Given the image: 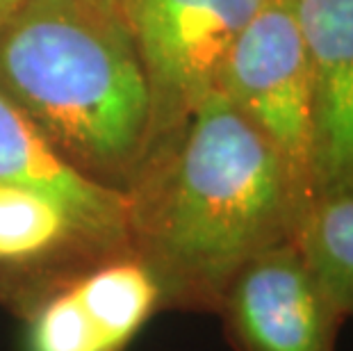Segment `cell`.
<instances>
[{
    "mask_svg": "<svg viewBox=\"0 0 353 351\" xmlns=\"http://www.w3.org/2000/svg\"><path fill=\"white\" fill-rule=\"evenodd\" d=\"M123 194L128 256L153 274L160 312L203 315L249 260L294 240L312 203L221 89L153 148Z\"/></svg>",
    "mask_w": 353,
    "mask_h": 351,
    "instance_id": "obj_1",
    "label": "cell"
},
{
    "mask_svg": "<svg viewBox=\"0 0 353 351\" xmlns=\"http://www.w3.org/2000/svg\"><path fill=\"white\" fill-rule=\"evenodd\" d=\"M0 89L82 174L125 190L153 151L151 87L119 0H19Z\"/></svg>",
    "mask_w": 353,
    "mask_h": 351,
    "instance_id": "obj_2",
    "label": "cell"
},
{
    "mask_svg": "<svg viewBox=\"0 0 353 351\" xmlns=\"http://www.w3.org/2000/svg\"><path fill=\"white\" fill-rule=\"evenodd\" d=\"M219 89L272 144L310 201L314 96L294 0H265L223 62Z\"/></svg>",
    "mask_w": 353,
    "mask_h": 351,
    "instance_id": "obj_3",
    "label": "cell"
},
{
    "mask_svg": "<svg viewBox=\"0 0 353 351\" xmlns=\"http://www.w3.org/2000/svg\"><path fill=\"white\" fill-rule=\"evenodd\" d=\"M137 43L153 103L155 144L210 92L223 62L265 0H119Z\"/></svg>",
    "mask_w": 353,
    "mask_h": 351,
    "instance_id": "obj_4",
    "label": "cell"
},
{
    "mask_svg": "<svg viewBox=\"0 0 353 351\" xmlns=\"http://www.w3.org/2000/svg\"><path fill=\"white\" fill-rule=\"evenodd\" d=\"M214 315L232 351H337L347 324L294 240L249 260Z\"/></svg>",
    "mask_w": 353,
    "mask_h": 351,
    "instance_id": "obj_5",
    "label": "cell"
},
{
    "mask_svg": "<svg viewBox=\"0 0 353 351\" xmlns=\"http://www.w3.org/2000/svg\"><path fill=\"white\" fill-rule=\"evenodd\" d=\"M0 185L55 199L71 219L76 249L101 260L128 256L125 194L82 174L0 89Z\"/></svg>",
    "mask_w": 353,
    "mask_h": 351,
    "instance_id": "obj_6",
    "label": "cell"
},
{
    "mask_svg": "<svg viewBox=\"0 0 353 351\" xmlns=\"http://www.w3.org/2000/svg\"><path fill=\"white\" fill-rule=\"evenodd\" d=\"M314 96V199L353 194V0H294Z\"/></svg>",
    "mask_w": 353,
    "mask_h": 351,
    "instance_id": "obj_7",
    "label": "cell"
},
{
    "mask_svg": "<svg viewBox=\"0 0 353 351\" xmlns=\"http://www.w3.org/2000/svg\"><path fill=\"white\" fill-rule=\"evenodd\" d=\"M69 285L112 351H125L148 319L160 312L153 274L132 256L94 263Z\"/></svg>",
    "mask_w": 353,
    "mask_h": 351,
    "instance_id": "obj_8",
    "label": "cell"
},
{
    "mask_svg": "<svg viewBox=\"0 0 353 351\" xmlns=\"http://www.w3.org/2000/svg\"><path fill=\"white\" fill-rule=\"evenodd\" d=\"M294 242L340 315L353 319V194L314 199Z\"/></svg>",
    "mask_w": 353,
    "mask_h": 351,
    "instance_id": "obj_9",
    "label": "cell"
},
{
    "mask_svg": "<svg viewBox=\"0 0 353 351\" xmlns=\"http://www.w3.org/2000/svg\"><path fill=\"white\" fill-rule=\"evenodd\" d=\"M59 249H76L64 208L41 192L0 185V263H34Z\"/></svg>",
    "mask_w": 353,
    "mask_h": 351,
    "instance_id": "obj_10",
    "label": "cell"
},
{
    "mask_svg": "<svg viewBox=\"0 0 353 351\" xmlns=\"http://www.w3.org/2000/svg\"><path fill=\"white\" fill-rule=\"evenodd\" d=\"M26 351H112L92 322L69 281L55 283L48 294L28 308Z\"/></svg>",
    "mask_w": 353,
    "mask_h": 351,
    "instance_id": "obj_11",
    "label": "cell"
},
{
    "mask_svg": "<svg viewBox=\"0 0 353 351\" xmlns=\"http://www.w3.org/2000/svg\"><path fill=\"white\" fill-rule=\"evenodd\" d=\"M17 3H19V0H0V17H3L7 10H12Z\"/></svg>",
    "mask_w": 353,
    "mask_h": 351,
    "instance_id": "obj_12",
    "label": "cell"
}]
</instances>
